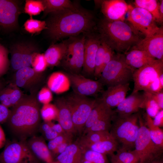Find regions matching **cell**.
Here are the masks:
<instances>
[{"label":"cell","mask_w":163,"mask_h":163,"mask_svg":"<svg viewBox=\"0 0 163 163\" xmlns=\"http://www.w3.org/2000/svg\"><path fill=\"white\" fill-rule=\"evenodd\" d=\"M50 14L46 30L55 41L91 32L95 25L93 14L77 6Z\"/></svg>","instance_id":"obj_1"},{"label":"cell","mask_w":163,"mask_h":163,"mask_svg":"<svg viewBox=\"0 0 163 163\" xmlns=\"http://www.w3.org/2000/svg\"><path fill=\"white\" fill-rule=\"evenodd\" d=\"M31 97H22L10 110L6 122L12 133L20 140H26L33 136L40 124V106Z\"/></svg>","instance_id":"obj_2"},{"label":"cell","mask_w":163,"mask_h":163,"mask_svg":"<svg viewBox=\"0 0 163 163\" xmlns=\"http://www.w3.org/2000/svg\"><path fill=\"white\" fill-rule=\"evenodd\" d=\"M100 40L114 51L124 54L142 39L139 32L128 23L104 18L98 25Z\"/></svg>","instance_id":"obj_3"},{"label":"cell","mask_w":163,"mask_h":163,"mask_svg":"<svg viewBox=\"0 0 163 163\" xmlns=\"http://www.w3.org/2000/svg\"><path fill=\"white\" fill-rule=\"evenodd\" d=\"M138 112L130 115L121 116L114 113L109 132L113 137L122 145L121 148L131 150L135 147L139 125Z\"/></svg>","instance_id":"obj_4"},{"label":"cell","mask_w":163,"mask_h":163,"mask_svg":"<svg viewBox=\"0 0 163 163\" xmlns=\"http://www.w3.org/2000/svg\"><path fill=\"white\" fill-rule=\"evenodd\" d=\"M134 70L126 63L124 54L117 53L104 68L98 81L107 87L129 83Z\"/></svg>","instance_id":"obj_5"},{"label":"cell","mask_w":163,"mask_h":163,"mask_svg":"<svg viewBox=\"0 0 163 163\" xmlns=\"http://www.w3.org/2000/svg\"><path fill=\"white\" fill-rule=\"evenodd\" d=\"M163 72V60L155 59L152 62L135 69L133 76L134 86L132 94L143 91L150 92L163 90L159 79Z\"/></svg>","instance_id":"obj_6"},{"label":"cell","mask_w":163,"mask_h":163,"mask_svg":"<svg viewBox=\"0 0 163 163\" xmlns=\"http://www.w3.org/2000/svg\"><path fill=\"white\" fill-rule=\"evenodd\" d=\"M71 112L77 132H82L86 122L97 100L73 92L64 97Z\"/></svg>","instance_id":"obj_7"},{"label":"cell","mask_w":163,"mask_h":163,"mask_svg":"<svg viewBox=\"0 0 163 163\" xmlns=\"http://www.w3.org/2000/svg\"><path fill=\"white\" fill-rule=\"evenodd\" d=\"M139 128L135 141L136 152L140 159L139 163H149L157 158L161 153L163 149L152 140L148 129L139 113Z\"/></svg>","instance_id":"obj_8"},{"label":"cell","mask_w":163,"mask_h":163,"mask_svg":"<svg viewBox=\"0 0 163 163\" xmlns=\"http://www.w3.org/2000/svg\"><path fill=\"white\" fill-rule=\"evenodd\" d=\"M85 36L69 37L66 41L67 44L66 52L61 61L62 66L69 73L80 74L84 62Z\"/></svg>","instance_id":"obj_9"},{"label":"cell","mask_w":163,"mask_h":163,"mask_svg":"<svg viewBox=\"0 0 163 163\" xmlns=\"http://www.w3.org/2000/svg\"><path fill=\"white\" fill-rule=\"evenodd\" d=\"M127 19L129 23L137 31L145 37L152 36L158 32L161 27L156 24L152 15L145 10L128 5Z\"/></svg>","instance_id":"obj_10"},{"label":"cell","mask_w":163,"mask_h":163,"mask_svg":"<svg viewBox=\"0 0 163 163\" xmlns=\"http://www.w3.org/2000/svg\"><path fill=\"white\" fill-rule=\"evenodd\" d=\"M36 159H37L30 150L27 140L9 143L0 154V163H24Z\"/></svg>","instance_id":"obj_11"},{"label":"cell","mask_w":163,"mask_h":163,"mask_svg":"<svg viewBox=\"0 0 163 163\" xmlns=\"http://www.w3.org/2000/svg\"><path fill=\"white\" fill-rule=\"evenodd\" d=\"M38 53L35 46L25 43H19L12 47L11 64L14 69L30 67L33 60Z\"/></svg>","instance_id":"obj_12"},{"label":"cell","mask_w":163,"mask_h":163,"mask_svg":"<svg viewBox=\"0 0 163 163\" xmlns=\"http://www.w3.org/2000/svg\"><path fill=\"white\" fill-rule=\"evenodd\" d=\"M74 93L89 96L96 95L102 91L103 85L99 81L87 78L80 74L69 73L66 74Z\"/></svg>","instance_id":"obj_13"},{"label":"cell","mask_w":163,"mask_h":163,"mask_svg":"<svg viewBox=\"0 0 163 163\" xmlns=\"http://www.w3.org/2000/svg\"><path fill=\"white\" fill-rule=\"evenodd\" d=\"M21 11L18 1L0 0V30L6 31L15 27Z\"/></svg>","instance_id":"obj_14"},{"label":"cell","mask_w":163,"mask_h":163,"mask_svg":"<svg viewBox=\"0 0 163 163\" xmlns=\"http://www.w3.org/2000/svg\"><path fill=\"white\" fill-rule=\"evenodd\" d=\"M84 34V62L82 71L85 75L94 76L95 57L101 40L99 35H95L91 32Z\"/></svg>","instance_id":"obj_15"},{"label":"cell","mask_w":163,"mask_h":163,"mask_svg":"<svg viewBox=\"0 0 163 163\" xmlns=\"http://www.w3.org/2000/svg\"><path fill=\"white\" fill-rule=\"evenodd\" d=\"M132 48L145 52L150 56L163 60V28L153 35L141 39Z\"/></svg>","instance_id":"obj_16"},{"label":"cell","mask_w":163,"mask_h":163,"mask_svg":"<svg viewBox=\"0 0 163 163\" xmlns=\"http://www.w3.org/2000/svg\"><path fill=\"white\" fill-rule=\"evenodd\" d=\"M101 11L104 18L111 21H124L128 4L124 0L100 1Z\"/></svg>","instance_id":"obj_17"},{"label":"cell","mask_w":163,"mask_h":163,"mask_svg":"<svg viewBox=\"0 0 163 163\" xmlns=\"http://www.w3.org/2000/svg\"><path fill=\"white\" fill-rule=\"evenodd\" d=\"M130 89L129 83L109 87L102 92L100 99L111 109L116 108L125 98Z\"/></svg>","instance_id":"obj_18"},{"label":"cell","mask_w":163,"mask_h":163,"mask_svg":"<svg viewBox=\"0 0 163 163\" xmlns=\"http://www.w3.org/2000/svg\"><path fill=\"white\" fill-rule=\"evenodd\" d=\"M27 142L31 153L40 161L45 163H53L54 161L43 138L34 135L27 140Z\"/></svg>","instance_id":"obj_19"},{"label":"cell","mask_w":163,"mask_h":163,"mask_svg":"<svg viewBox=\"0 0 163 163\" xmlns=\"http://www.w3.org/2000/svg\"><path fill=\"white\" fill-rule=\"evenodd\" d=\"M143 94L139 92L131 93L113 110L116 115L121 116L130 115L138 112L143 100Z\"/></svg>","instance_id":"obj_20"},{"label":"cell","mask_w":163,"mask_h":163,"mask_svg":"<svg viewBox=\"0 0 163 163\" xmlns=\"http://www.w3.org/2000/svg\"><path fill=\"white\" fill-rule=\"evenodd\" d=\"M55 105L58 110L57 119L66 132L74 135L77 133L72 120L70 110L64 97L57 99Z\"/></svg>","instance_id":"obj_21"},{"label":"cell","mask_w":163,"mask_h":163,"mask_svg":"<svg viewBox=\"0 0 163 163\" xmlns=\"http://www.w3.org/2000/svg\"><path fill=\"white\" fill-rule=\"evenodd\" d=\"M127 64L134 69H139L154 61L145 52L132 48L124 53Z\"/></svg>","instance_id":"obj_22"},{"label":"cell","mask_w":163,"mask_h":163,"mask_svg":"<svg viewBox=\"0 0 163 163\" xmlns=\"http://www.w3.org/2000/svg\"><path fill=\"white\" fill-rule=\"evenodd\" d=\"M47 85L51 91L58 94L68 91L71 86L68 76L60 72H55L51 74L48 80Z\"/></svg>","instance_id":"obj_23"},{"label":"cell","mask_w":163,"mask_h":163,"mask_svg":"<svg viewBox=\"0 0 163 163\" xmlns=\"http://www.w3.org/2000/svg\"><path fill=\"white\" fill-rule=\"evenodd\" d=\"M67 47L66 41L50 46L44 54L48 66H55L61 62L66 52Z\"/></svg>","instance_id":"obj_24"},{"label":"cell","mask_w":163,"mask_h":163,"mask_svg":"<svg viewBox=\"0 0 163 163\" xmlns=\"http://www.w3.org/2000/svg\"><path fill=\"white\" fill-rule=\"evenodd\" d=\"M82 155V149L76 142L72 143L57 155L55 161L59 163H80Z\"/></svg>","instance_id":"obj_25"},{"label":"cell","mask_w":163,"mask_h":163,"mask_svg":"<svg viewBox=\"0 0 163 163\" xmlns=\"http://www.w3.org/2000/svg\"><path fill=\"white\" fill-rule=\"evenodd\" d=\"M118 143L113 138L86 145L82 148L87 149L105 155L113 154L118 150Z\"/></svg>","instance_id":"obj_26"},{"label":"cell","mask_w":163,"mask_h":163,"mask_svg":"<svg viewBox=\"0 0 163 163\" xmlns=\"http://www.w3.org/2000/svg\"><path fill=\"white\" fill-rule=\"evenodd\" d=\"M111 109L100 99L97 100L96 103L86 122L82 132L83 134H85L103 115Z\"/></svg>","instance_id":"obj_27"},{"label":"cell","mask_w":163,"mask_h":163,"mask_svg":"<svg viewBox=\"0 0 163 163\" xmlns=\"http://www.w3.org/2000/svg\"><path fill=\"white\" fill-rule=\"evenodd\" d=\"M18 89L10 86L4 87L0 91V103L8 107H13L22 98Z\"/></svg>","instance_id":"obj_28"},{"label":"cell","mask_w":163,"mask_h":163,"mask_svg":"<svg viewBox=\"0 0 163 163\" xmlns=\"http://www.w3.org/2000/svg\"><path fill=\"white\" fill-rule=\"evenodd\" d=\"M112 138H113L109 131L93 132L83 134L76 142L82 148L90 144Z\"/></svg>","instance_id":"obj_29"},{"label":"cell","mask_w":163,"mask_h":163,"mask_svg":"<svg viewBox=\"0 0 163 163\" xmlns=\"http://www.w3.org/2000/svg\"><path fill=\"white\" fill-rule=\"evenodd\" d=\"M42 1L44 8V15L53 12L72 8L76 6L69 0H42Z\"/></svg>","instance_id":"obj_30"},{"label":"cell","mask_w":163,"mask_h":163,"mask_svg":"<svg viewBox=\"0 0 163 163\" xmlns=\"http://www.w3.org/2000/svg\"><path fill=\"white\" fill-rule=\"evenodd\" d=\"M117 152L116 154L111 155V163H139V157L135 150H127L120 148Z\"/></svg>","instance_id":"obj_31"},{"label":"cell","mask_w":163,"mask_h":163,"mask_svg":"<svg viewBox=\"0 0 163 163\" xmlns=\"http://www.w3.org/2000/svg\"><path fill=\"white\" fill-rule=\"evenodd\" d=\"M145 124L148 129L151 138L157 145L163 149V132L159 127L154 123L152 118L146 113L144 114Z\"/></svg>","instance_id":"obj_32"},{"label":"cell","mask_w":163,"mask_h":163,"mask_svg":"<svg viewBox=\"0 0 163 163\" xmlns=\"http://www.w3.org/2000/svg\"><path fill=\"white\" fill-rule=\"evenodd\" d=\"M135 7L142 8L149 12L156 22L160 24L159 12L160 2L157 0H135Z\"/></svg>","instance_id":"obj_33"},{"label":"cell","mask_w":163,"mask_h":163,"mask_svg":"<svg viewBox=\"0 0 163 163\" xmlns=\"http://www.w3.org/2000/svg\"><path fill=\"white\" fill-rule=\"evenodd\" d=\"M114 113L113 110L112 109H110L103 115L85 134L88 132H109L111 127L113 117Z\"/></svg>","instance_id":"obj_34"},{"label":"cell","mask_w":163,"mask_h":163,"mask_svg":"<svg viewBox=\"0 0 163 163\" xmlns=\"http://www.w3.org/2000/svg\"><path fill=\"white\" fill-rule=\"evenodd\" d=\"M36 72L33 68L27 67L17 70L15 75V83L18 87H25L34 78Z\"/></svg>","instance_id":"obj_35"},{"label":"cell","mask_w":163,"mask_h":163,"mask_svg":"<svg viewBox=\"0 0 163 163\" xmlns=\"http://www.w3.org/2000/svg\"><path fill=\"white\" fill-rule=\"evenodd\" d=\"M142 94L143 100L140 108L145 109L148 115L152 118H154L161 110L149 92L144 91Z\"/></svg>","instance_id":"obj_36"},{"label":"cell","mask_w":163,"mask_h":163,"mask_svg":"<svg viewBox=\"0 0 163 163\" xmlns=\"http://www.w3.org/2000/svg\"><path fill=\"white\" fill-rule=\"evenodd\" d=\"M24 27L27 32L32 34H37L47 29L46 21L34 19L32 17L25 22Z\"/></svg>","instance_id":"obj_37"},{"label":"cell","mask_w":163,"mask_h":163,"mask_svg":"<svg viewBox=\"0 0 163 163\" xmlns=\"http://www.w3.org/2000/svg\"><path fill=\"white\" fill-rule=\"evenodd\" d=\"M81 148L82 158L91 163H109L106 155L90 149Z\"/></svg>","instance_id":"obj_38"},{"label":"cell","mask_w":163,"mask_h":163,"mask_svg":"<svg viewBox=\"0 0 163 163\" xmlns=\"http://www.w3.org/2000/svg\"><path fill=\"white\" fill-rule=\"evenodd\" d=\"M44 10L42 0H26L24 8V12L30 17L40 14Z\"/></svg>","instance_id":"obj_39"},{"label":"cell","mask_w":163,"mask_h":163,"mask_svg":"<svg viewBox=\"0 0 163 163\" xmlns=\"http://www.w3.org/2000/svg\"><path fill=\"white\" fill-rule=\"evenodd\" d=\"M106 44L101 40V43L97 50L95 59L94 77L99 78L102 70L104 56Z\"/></svg>","instance_id":"obj_40"},{"label":"cell","mask_w":163,"mask_h":163,"mask_svg":"<svg viewBox=\"0 0 163 163\" xmlns=\"http://www.w3.org/2000/svg\"><path fill=\"white\" fill-rule=\"evenodd\" d=\"M41 117L45 122H51L57 119L58 110L55 105L50 103L43 105L40 110Z\"/></svg>","instance_id":"obj_41"},{"label":"cell","mask_w":163,"mask_h":163,"mask_svg":"<svg viewBox=\"0 0 163 163\" xmlns=\"http://www.w3.org/2000/svg\"><path fill=\"white\" fill-rule=\"evenodd\" d=\"M73 135L66 133L49 141L47 145L51 154L60 145L68 140L73 139Z\"/></svg>","instance_id":"obj_42"},{"label":"cell","mask_w":163,"mask_h":163,"mask_svg":"<svg viewBox=\"0 0 163 163\" xmlns=\"http://www.w3.org/2000/svg\"><path fill=\"white\" fill-rule=\"evenodd\" d=\"M31 66L33 69L37 73L44 71L48 66L44 54L37 53L33 60Z\"/></svg>","instance_id":"obj_43"},{"label":"cell","mask_w":163,"mask_h":163,"mask_svg":"<svg viewBox=\"0 0 163 163\" xmlns=\"http://www.w3.org/2000/svg\"><path fill=\"white\" fill-rule=\"evenodd\" d=\"M9 65L8 51L5 47L0 44V76L7 71Z\"/></svg>","instance_id":"obj_44"},{"label":"cell","mask_w":163,"mask_h":163,"mask_svg":"<svg viewBox=\"0 0 163 163\" xmlns=\"http://www.w3.org/2000/svg\"><path fill=\"white\" fill-rule=\"evenodd\" d=\"M50 122L44 121L40 124L39 128L43 137L48 141L59 135L53 129Z\"/></svg>","instance_id":"obj_45"},{"label":"cell","mask_w":163,"mask_h":163,"mask_svg":"<svg viewBox=\"0 0 163 163\" xmlns=\"http://www.w3.org/2000/svg\"><path fill=\"white\" fill-rule=\"evenodd\" d=\"M52 99V91L48 87L43 88L39 92L37 100L39 102L43 105L50 103Z\"/></svg>","instance_id":"obj_46"},{"label":"cell","mask_w":163,"mask_h":163,"mask_svg":"<svg viewBox=\"0 0 163 163\" xmlns=\"http://www.w3.org/2000/svg\"><path fill=\"white\" fill-rule=\"evenodd\" d=\"M8 107L0 103V123L6 122L10 113Z\"/></svg>","instance_id":"obj_47"},{"label":"cell","mask_w":163,"mask_h":163,"mask_svg":"<svg viewBox=\"0 0 163 163\" xmlns=\"http://www.w3.org/2000/svg\"><path fill=\"white\" fill-rule=\"evenodd\" d=\"M115 53L114 51L106 44L103 64L102 70L106 65L112 59Z\"/></svg>","instance_id":"obj_48"},{"label":"cell","mask_w":163,"mask_h":163,"mask_svg":"<svg viewBox=\"0 0 163 163\" xmlns=\"http://www.w3.org/2000/svg\"><path fill=\"white\" fill-rule=\"evenodd\" d=\"M73 142V139L68 140L60 145L52 153L53 157H56L58 155L62 152L66 148Z\"/></svg>","instance_id":"obj_49"},{"label":"cell","mask_w":163,"mask_h":163,"mask_svg":"<svg viewBox=\"0 0 163 163\" xmlns=\"http://www.w3.org/2000/svg\"><path fill=\"white\" fill-rule=\"evenodd\" d=\"M158 104L160 110L163 109V90L157 92H149Z\"/></svg>","instance_id":"obj_50"},{"label":"cell","mask_w":163,"mask_h":163,"mask_svg":"<svg viewBox=\"0 0 163 163\" xmlns=\"http://www.w3.org/2000/svg\"><path fill=\"white\" fill-rule=\"evenodd\" d=\"M154 123L158 127H161L163 125V110H160L154 117Z\"/></svg>","instance_id":"obj_51"},{"label":"cell","mask_w":163,"mask_h":163,"mask_svg":"<svg viewBox=\"0 0 163 163\" xmlns=\"http://www.w3.org/2000/svg\"><path fill=\"white\" fill-rule=\"evenodd\" d=\"M50 123L53 129L59 135L63 134L66 133L59 123L55 124L52 121Z\"/></svg>","instance_id":"obj_52"},{"label":"cell","mask_w":163,"mask_h":163,"mask_svg":"<svg viewBox=\"0 0 163 163\" xmlns=\"http://www.w3.org/2000/svg\"><path fill=\"white\" fill-rule=\"evenodd\" d=\"M6 142V139L4 131L0 125V148L3 146Z\"/></svg>","instance_id":"obj_53"},{"label":"cell","mask_w":163,"mask_h":163,"mask_svg":"<svg viewBox=\"0 0 163 163\" xmlns=\"http://www.w3.org/2000/svg\"><path fill=\"white\" fill-rule=\"evenodd\" d=\"M159 12L160 14V24L162 25L163 22V0L160 1Z\"/></svg>","instance_id":"obj_54"},{"label":"cell","mask_w":163,"mask_h":163,"mask_svg":"<svg viewBox=\"0 0 163 163\" xmlns=\"http://www.w3.org/2000/svg\"><path fill=\"white\" fill-rule=\"evenodd\" d=\"M40 161L38 159L30 161H27L24 163H40Z\"/></svg>","instance_id":"obj_55"},{"label":"cell","mask_w":163,"mask_h":163,"mask_svg":"<svg viewBox=\"0 0 163 163\" xmlns=\"http://www.w3.org/2000/svg\"><path fill=\"white\" fill-rule=\"evenodd\" d=\"M149 163H163V162L161 161L155 159Z\"/></svg>","instance_id":"obj_56"},{"label":"cell","mask_w":163,"mask_h":163,"mask_svg":"<svg viewBox=\"0 0 163 163\" xmlns=\"http://www.w3.org/2000/svg\"><path fill=\"white\" fill-rule=\"evenodd\" d=\"M4 87L3 83L0 80V91Z\"/></svg>","instance_id":"obj_57"},{"label":"cell","mask_w":163,"mask_h":163,"mask_svg":"<svg viewBox=\"0 0 163 163\" xmlns=\"http://www.w3.org/2000/svg\"><path fill=\"white\" fill-rule=\"evenodd\" d=\"M53 163H59L55 161H54Z\"/></svg>","instance_id":"obj_58"},{"label":"cell","mask_w":163,"mask_h":163,"mask_svg":"<svg viewBox=\"0 0 163 163\" xmlns=\"http://www.w3.org/2000/svg\"><path fill=\"white\" fill-rule=\"evenodd\" d=\"M139 163L138 162V163Z\"/></svg>","instance_id":"obj_59"}]
</instances>
